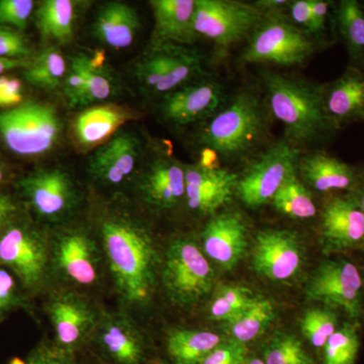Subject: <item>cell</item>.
<instances>
[{
  "instance_id": "6f0895ef",
  "label": "cell",
  "mask_w": 364,
  "mask_h": 364,
  "mask_svg": "<svg viewBox=\"0 0 364 364\" xmlns=\"http://www.w3.org/2000/svg\"><path fill=\"white\" fill-rule=\"evenodd\" d=\"M157 364H166V363H157Z\"/></svg>"
},
{
  "instance_id": "3957f363",
  "label": "cell",
  "mask_w": 364,
  "mask_h": 364,
  "mask_svg": "<svg viewBox=\"0 0 364 364\" xmlns=\"http://www.w3.org/2000/svg\"><path fill=\"white\" fill-rule=\"evenodd\" d=\"M263 102L255 91H238L205 122L198 133V143L225 161L248 157L267 135V105Z\"/></svg>"
},
{
  "instance_id": "74e56055",
  "label": "cell",
  "mask_w": 364,
  "mask_h": 364,
  "mask_svg": "<svg viewBox=\"0 0 364 364\" xmlns=\"http://www.w3.org/2000/svg\"><path fill=\"white\" fill-rule=\"evenodd\" d=\"M23 291L14 273L0 267V323L16 309L28 306Z\"/></svg>"
},
{
  "instance_id": "db71d44e",
  "label": "cell",
  "mask_w": 364,
  "mask_h": 364,
  "mask_svg": "<svg viewBox=\"0 0 364 364\" xmlns=\"http://www.w3.org/2000/svg\"><path fill=\"white\" fill-rule=\"evenodd\" d=\"M243 364H264L262 358H258V356H250L244 361Z\"/></svg>"
},
{
  "instance_id": "4dcf8cb0",
  "label": "cell",
  "mask_w": 364,
  "mask_h": 364,
  "mask_svg": "<svg viewBox=\"0 0 364 364\" xmlns=\"http://www.w3.org/2000/svg\"><path fill=\"white\" fill-rule=\"evenodd\" d=\"M277 316L272 301L268 299L256 298L238 317L228 323L230 339L247 345L257 339L272 324Z\"/></svg>"
},
{
  "instance_id": "836d02e7",
  "label": "cell",
  "mask_w": 364,
  "mask_h": 364,
  "mask_svg": "<svg viewBox=\"0 0 364 364\" xmlns=\"http://www.w3.org/2000/svg\"><path fill=\"white\" fill-rule=\"evenodd\" d=\"M257 296L245 287L225 286L215 294L210 304V318L215 322H231L248 306L252 305Z\"/></svg>"
},
{
  "instance_id": "f1b7e54d",
  "label": "cell",
  "mask_w": 364,
  "mask_h": 364,
  "mask_svg": "<svg viewBox=\"0 0 364 364\" xmlns=\"http://www.w3.org/2000/svg\"><path fill=\"white\" fill-rule=\"evenodd\" d=\"M186 45L157 43L141 58L136 66V78L144 90L154 95L176 64Z\"/></svg>"
},
{
  "instance_id": "4316f807",
  "label": "cell",
  "mask_w": 364,
  "mask_h": 364,
  "mask_svg": "<svg viewBox=\"0 0 364 364\" xmlns=\"http://www.w3.org/2000/svg\"><path fill=\"white\" fill-rule=\"evenodd\" d=\"M333 23L349 56V65L364 71V9L358 0L334 4Z\"/></svg>"
},
{
  "instance_id": "60d3db41",
  "label": "cell",
  "mask_w": 364,
  "mask_h": 364,
  "mask_svg": "<svg viewBox=\"0 0 364 364\" xmlns=\"http://www.w3.org/2000/svg\"><path fill=\"white\" fill-rule=\"evenodd\" d=\"M33 9V0H0V26L25 30Z\"/></svg>"
},
{
  "instance_id": "680465c9",
  "label": "cell",
  "mask_w": 364,
  "mask_h": 364,
  "mask_svg": "<svg viewBox=\"0 0 364 364\" xmlns=\"http://www.w3.org/2000/svg\"><path fill=\"white\" fill-rule=\"evenodd\" d=\"M363 9H364V2H363Z\"/></svg>"
},
{
  "instance_id": "83f0119b",
  "label": "cell",
  "mask_w": 364,
  "mask_h": 364,
  "mask_svg": "<svg viewBox=\"0 0 364 364\" xmlns=\"http://www.w3.org/2000/svg\"><path fill=\"white\" fill-rule=\"evenodd\" d=\"M222 341L217 333L177 329L167 336L166 350L174 364H203Z\"/></svg>"
},
{
  "instance_id": "ffe728a7",
  "label": "cell",
  "mask_w": 364,
  "mask_h": 364,
  "mask_svg": "<svg viewBox=\"0 0 364 364\" xmlns=\"http://www.w3.org/2000/svg\"><path fill=\"white\" fill-rule=\"evenodd\" d=\"M323 105L337 131L364 123V71L351 65L338 78L323 85Z\"/></svg>"
},
{
  "instance_id": "30bf717a",
  "label": "cell",
  "mask_w": 364,
  "mask_h": 364,
  "mask_svg": "<svg viewBox=\"0 0 364 364\" xmlns=\"http://www.w3.org/2000/svg\"><path fill=\"white\" fill-rule=\"evenodd\" d=\"M26 203L46 222L66 219L77 208L80 196L73 179L63 169H41L18 181Z\"/></svg>"
},
{
  "instance_id": "e575fe53",
  "label": "cell",
  "mask_w": 364,
  "mask_h": 364,
  "mask_svg": "<svg viewBox=\"0 0 364 364\" xmlns=\"http://www.w3.org/2000/svg\"><path fill=\"white\" fill-rule=\"evenodd\" d=\"M264 364H314L296 335L279 332L265 345L262 355Z\"/></svg>"
},
{
  "instance_id": "f546056e",
  "label": "cell",
  "mask_w": 364,
  "mask_h": 364,
  "mask_svg": "<svg viewBox=\"0 0 364 364\" xmlns=\"http://www.w3.org/2000/svg\"><path fill=\"white\" fill-rule=\"evenodd\" d=\"M75 4L70 0H45L36 11L38 30L46 39L67 44L74 37Z\"/></svg>"
},
{
  "instance_id": "1f68e13d",
  "label": "cell",
  "mask_w": 364,
  "mask_h": 364,
  "mask_svg": "<svg viewBox=\"0 0 364 364\" xmlns=\"http://www.w3.org/2000/svg\"><path fill=\"white\" fill-rule=\"evenodd\" d=\"M273 208L294 220H309L316 217L317 205L306 184L299 181L298 173L287 179L272 200Z\"/></svg>"
},
{
  "instance_id": "ee69618b",
  "label": "cell",
  "mask_w": 364,
  "mask_h": 364,
  "mask_svg": "<svg viewBox=\"0 0 364 364\" xmlns=\"http://www.w3.org/2000/svg\"><path fill=\"white\" fill-rule=\"evenodd\" d=\"M28 364H76L74 354L69 353L57 344H41L28 356Z\"/></svg>"
},
{
  "instance_id": "2e32d148",
  "label": "cell",
  "mask_w": 364,
  "mask_h": 364,
  "mask_svg": "<svg viewBox=\"0 0 364 364\" xmlns=\"http://www.w3.org/2000/svg\"><path fill=\"white\" fill-rule=\"evenodd\" d=\"M47 314L54 328L56 344L74 354L97 328V314L87 299L73 291L53 296Z\"/></svg>"
},
{
  "instance_id": "9a60e30c",
  "label": "cell",
  "mask_w": 364,
  "mask_h": 364,
  "mask_svg": "<svg viewBox=\"0 0 364 364\" xmlns=\"http://www.w3.org/2000/svg\"><path fill=\"white\" fill-rule=\"evenodd\" d=\"M321 243L329 252H344L364 246V214L352 193L334 196L321 214Z\"/></svg>"
},
{
  "instance_id": "5bb4252c",
  "label": "cell",
  "mask_w": 364,
  "mask_h": 364,
  "mask_svg": "<svg viewBox=\"0 0 364 364\" xmlns=\"http://www.w3.org/2000/svg\"><path fill=\"white\" fill-rule=\"evenodd\" d=\"M52 269L67 282L90 287L100 277V253L95 240L81 229L61 232L51 242Z\"/></svg>"
},
{
  "instance_id": "ac0fdd59",
  "label": "cell",
  "mask_w": 364,
  "mask_h": 364,
  "mask_svg": "<svg viewBox=\"0 0 364 364\" xmlns=\"http://www.w3.org/2000/svg\"><path fill=\"white\" fill-rule=\"evenodd\" d=\"M203 251L224 269L236 267L248 247V227L239 212H223L203 228Z\"/></svg>"
},
{
  "instance_id": "ab89813d",
  "label": "cell",
  "mask_w": 364,
  "mask_h": 364,
  "mask_svg": "<svg viewBox=\"0 0 364 364\" xmlns=\"http://www.w3.org/2000/svg\"><path fill=\"white\" fill-rule=\"evenodd\" d=\"M86 61L87 56L83 53L71 59L64 78V93L71 107H81L83 92L86 85Z\"/></svg>"
},
{
  "instance_id": "6da1fadb",
  "label": "cell",
  "mask_w": 364,
  "mask_h": 364,
  "mask_svg": "<svg viewBox=\"0 0 364 364\" xmlns=\"http://www.w3.org/2000/svg\"><path fill=\"white\" fill-rule=\"evenodd\" d=\"M100 238L119 296L129 306H147L162 264L152 235L141 223L117 215L102 222Z\"/></svg>"
},
{
  "instance_id": "7a4b0ae2",
  "label": "cell",
  "mask_w": 364,
  "mask_h": 364,
  "mask_svg": "<svg viewBox=\"0 0 364 364\" xmlns=\"http://www.w3.org/2000/svg\"><path fill=\"white\" fill-rule=\"evenodd\" d=\"M267 105L284 129V139L296 147L325 142L337 133L323 105V85L264 71Z\"/></svg>"
},
{
  "instance_id": "f35d334b",
  "label": "cell",
  "mask_w": 364,
  "mask_h": 364,
  "mask_svg": "<svg viewBox=\"0 0 364 364\" xmlns=\"http://www.w3.org/2000/svg\"><path fill=\"white\" fill-rule=\"evenodd\" d=\"M112 83L109 76L105 73L104 68L97 66L87 56L86 61V85L83 92L81 107L102 102L111 97Z\"/></svg>"
},
{
  "instance_id": "7402d4cb",
  "label": "cell",
  "mask_w": 364,
  "mask_h": 364,
  "mask_svg": "<svg viewBox=\"0 0 364 364\" xmlns=\"http://www.w3.org/2000/svg\"><path fill=\"white\" fill-rule=\"evenodd\" d=\"M95 329L98 348L109 363H144L145 339L128 318L121 315L105 316L97 322Z\"/></svg>"
},
{
  "instance_id": "e0dca14e",
  "label": "cell",
  "mask_w": 364,
  "mask_h": 364,
  "mask_svg": "<svg viewBox=\"0 0 364 364\" xmlns=\"http://www.w3.org/2000/svg\"><path fill=\"white\" fill-rule=\"evenodd\" d=\"M141 153L142 144L135 134L117 132L91 154L88 172L102 186H121L135 171Z\"/></svg>"
},
{
  "instance_id": "c3c4849f",
  "label": "cell",
  "mask_w": 364,
  "mask_h": 364,
  "mask_svg": "<svg viewBox=\"0 0 364 364\" xmlns=\"http://www.w3.org/2000/svg\"><path fill=\"white\" fill-rule=\"evenodd\" d=\"M18 215V207L11 196L0 193V231Z\"/></svg>"
},
{
  "instance_id": "8d00e7d4",
  "label": "cell",
  "mask_w": 364,
  "mask_h": 364,
  "mask_svg": "<svg viewBox=\"0 0 364 364\" xmlns=\"http://www.w3.org/2000/svg\"><path fill=\"white\" fill-rule=\"evenodd\" d=\"M337 326L338 318L331 309H311L301 320V333L316 349L324 348L328 339L338 329Z\"/></svg>"
},
{
  "instance_id": "bcb514c9",
  "label": "cell",
  "mask_w": 364,
  "mask_h": 364,
  "mask_svg": "<svg viewBox=\"0 0 364 364\" xmlns=\"http://www.w3.org/2000/svg\"><path fill=\"white\" fill-rule=\"evenodd\" d=\"M334 4L327 0H311L312 6L313 33L317 39L322 38L327 31L328 21L333 16Z\"/></svg>"
},
{
  "instance_id": "8992f818",
  "label": "cell",
  "mask_w": 364,
  "mask_h": 364,
  "mask_svg": "<svg viewBox=\"0 0 364 364\" xmlns=\"http://www.w3.org/2000/svg\"><path fill=\"white\" fill-rule=\"evenodd\" d=\"M160 272L167 298L182 308L198 305L215 287L214 268L193 239L177 238L170 242Z\"/></svg>"
},
{
  "instance_id": "f6af8a7d",
  "label": "cell",
  "mask_w": 364,
  "mask_h": 364,
  "mask_svg": "<svg viewBox=\"0 0 364 364\" xmlns=\"http://www.w3.org/2000/svg\"><path fill=\"white\" fill-rule=\"evenodd\" d=\"M287 13H289L287 16L294 26L315 37L313 33L311 0H294V1H291Z\"/></svg>"
},
{
  "instance_id": "603a6c76",
  "label": "cell",
  "mask_w": 364,
  "mask_h": 364,
  "mask_svg": "<svg viewBox=\"0 0 364 364\" xmlns=\"http://www.w3.org/2000/svg\"><path fill=\"white\" fill-rule=\"evenodd\" d=\"M359 173L358 167L323 151L303 155L299 160L298 174L306 186L320 193H351Z\"/></svg>"
},
{
  "instance_id": "d6a6232c",
  "label": "cell",
  "mask_w": 364,
  "mask_h": 364,
  "mask_svg": "<svg viewBox=\"0 0 364 364\" xmlns=\"http://www.w3.org/2000/svg\"><path fill=\"white\" fill-rule=\"evenodd\" d=\"M66 60L57 48H46L30 62L23 72L26 80L31 85L52 90L64 82L67 73Z\"/></svg>"
},
{
  "instance_id": "11a10c76",
  "label": "cell",
  "mask_w": 364,
  "mask_h": 364,
  "mask_svg": "<svg viewBox=\"0 0 364 364\" xmlns=\"http://www.w3.org/2000/svg\"><path fill=\"white\" fill-rule=\"evenodd\" d=\"M7 179L6 170L4 168V165L0 163V184L4 183Z\"/></svg>"
},
{
  "instance_id": "9f6ffc18",
  "label": "cell",
  "mask_w": 364,
  "mask_h": 364,
  "mask_svg": "<svg viewBox=\"0 0 364 364\" xmlns=\"http://www.w3.org/2000/svg\"><path fill=\"white\" fill-rule=\"evenodd\" d=\"M9 364H28L26 363V361L21 360V358H14L11 359V361H9Z\"/></svg>"
},
{
  "instance_id": "4fadbf2b",
  "label": "cell",
  "mask_w": 364,
  "mask_h": 364,
  "mask_svg": "<svg viewBox=\"0 0 364 364\" xmlns=\"http://www.w3.org/2000/svg\"><path fill=\"white\" fill-rule=\"evenodd\" d=\"M224 86L218 81L203 77L163 95L160 117L176 126L207 122L224 107Z\"/></svg>"
},
{
  "instance_id": "5b68a950",
  "label": "cell",
  "mask_w": 364,
  "mask_h": 364,
  "mask_svg": "<svg viewBox=\"0 0 364 364\" xmlns=\"http://www.w3.org/2000/svg\"><path fill=\"white\" fill-rule=\"evenodd\" d=\"M321 42L294 26L287 14L264 16L248 38L239 61L243 64L299 66L312 58Z\"/></svg>"
},
{
  "instance_id": "d4e9b609",
  "label": "cell",
  "mask_w": 364,
  "mask_h": 364,
  "mask_svg": "<svg viewBox=\"0 0 364 364\" xmlns=\"http://www.w3.org/2000/svg\"><path fill=\"white\" fill-rule=\"evenodd\" d=\"M141 28L136 9L122 1L107 2L98 9L92 30L95 38L114 50L133 44Z\"/></svg>"
},
{
  "instance_id": "7c38bea8",
  "label": "cell",
  "mask_w": 364,
  "mask_h": 364,
  "mask_svg": "<svg viewBox=\"0 0 364 364\" xmlns=\"http://www.w3.org/2000/svg\"><path fill=\"white\" fill-rule=\"evenodd\" d=\"M252 267L274 282L294 279L304 264V249L298 234L284 229H265L254 238Z\"/></svg>"
},
{
  "instance_id": "52a82bcc",
  "label": "cell",
  "mask_w": 364,
  "mask_h": 364,
  "mask_svg": "<svg viewBox=\"0 0 364 364\" xmlns=\"http://www.w3.org/2000/svg\"><path fill=\"white\" fill-rule=\"evenodd\" d=\"M56 109L28 102L0 112V140L18 156H40L56 146L61 134Z\"/></svg>"
},
{
  "instance_id": "f5cc1de1",
  "label": "cell",
  "mask_w": 364,
  "mask_h": 364,
  "mask_svg": "<svg viewBox=\"0 0 364 364\" xmlns=\"http://www.w3.org/2000/svg\"><path fill=\"white\" fill-rule=\"evenodd\" d=\"M351 193L358 198L359 205L363 208L364 214V169H360L358 184H356L355 188Z\"/></svg>"
},
{
  "instance_id": "d590c367",
  "label": "cell",
  "mask_w": 364,
  "mask_h": 364,
  "mask_svg": "<svg viewBox=\"0 0 364 364\" xmlns=\"http://www.w3.org/2000/svg\"><path fill=\"white\" fill-rule=\"evenodd\" d=\"M360 339L355 325L344 324L328 339L323 350V364H355Z\"/></svg>"
},
{
  "instance_id": "681fc988",
  "label": "cell",
  "mask_w": 364,
  "mask_h": 364,
  "mask_svg": "<svg viewBox=\"0 0 364 364\" xmlns=\"http://www.w3.org/2000/svg\"><path fill=\"white\" fill-rule=\"evenodd\" d=\"M291 1L287 0H259V1L254 2V6L264 14H286V11L289 9Z\"/></svg>"
},
{
  "instance_id": "f907efd6",
  "label": "cell",
  "mask_w": 364,
  "mask_h": 364,
  "mask_svg": "<svg viewBox=\"0 0 364 364\" xmlns=\"http://www.w3.org/2000/svg\"><path fill=\"white\" fill-rule=\"evenodd\" d=\"M28 60L7 59L0 57V76L7 71L14 70V69H26L30 65Z\"/></svg>"
},
{
  "instance_id": "9c48e42d",
  "label": "cell",
  "mask_w": 364,
  "mask_h": 364,
  "mask_svg": "<svg viewBox=\"0 0 364 364\" xmlns=\"http://www.w3.org/2000/svg\"><path fill=\"white\" fill-rule=\"evenodd\" d=\"M264 18L254 4L234 0H196L195 31L222 49L248 39Z\"/></svg>"
},
{
  "instance_id": "b9f144b4",
  "label": "cell",
  "mask_w": 364,
  "mask_h": 364,
  "mask_svg": "<svg viewBox=\"0 0 364 364\" xmlns=\"http://www.w3.org/2000/svg\"><path fill=\"white\" fill-rule=\"evenodd\" d=\"M32 54L28 42L21 33L9 26H0V57L28 60Z\"/></svg>"
},
{
  "instance_id": "d6986e66",
  "label": "cell",
  "mask_w": 364,
  "mask_h": 364,
  "mask_svg": "<svg viewBox=\"0 0 364 364\" xmlns=\"http://www.w3.org/2000/svg\"><path fill=\"white\" fill-rule=\"evenodd\" d=\"M238 174L226 169L186 165V200L189 210L200 215L217 214L236 193Z\"/></svg>"
},
{
  "instance_id": "7dc6e473",
  "label": "cell",
  "mask_w": 364,
  "mask_h": 364,
  "mask_svg": "<svg viewBox=\"0 0 364 364\" xmlns=\"http://www.w3.org/2000/svg\"><path fill=\"white\" fill-rule=\"evenodd\" d=\"M23 100L20 79L0 76V107H16Z\"/></svg>"
},
{
  "instance_id": "484cf974",
  "label": "cell",
  "mask_w": 364,
  "mask_h": 364,
  "mask_svg": "<svg viewBox=\"0 0 364 364\" xmlns=\"http://www.w3.org/2000/svg\"><path fill=\"white\" fill-rule=\"evenodd\" d=\"M132 119L131 112L117 105H98L81 112L74 124L79 145L92 148L107 142Z\"/></svg>"
},
{
  "instance_id": "277c9868",
  "label": "cell",
  "mask_w": 364,
  "mask_h": 364,
  "mask_svg": "<svg viewBox=\"0 0 364 364\" xmlns=\"http://www.w3.org/2000/svg\"><path fill=\"white\" fill-rule=\"evenodd\" d=\"M0 267L13 272L26 293H39L52 272L51 242L18 214L0 231Z\"/></svg>"
},
{
  "instance_id": "cb8c5ba5",
  "label": "cell",
  "mask_w": 364,
  "mask_h": 364,
  "mask_svg": "<svg viewBox=\"0 0 364 364\" xmlns=\"http://www.w3.org/2000/svg\"><path fill=\"white\" fill-rule=\"evenodd\" d=\"M155 42L189 45L195 42L196 0H153Z\"/></svg>"
},
{
  "instance_id": "816d5d0a",
  "label": "cell",
  "mask_w": 364,
  "mask_h": 364,
  "mask_svg": "<svg viewBox=\"0 0 364 364\" xmlns=\"http://www.w3.org/2000/svg\"><path fill=\"white\" fill-rule=\"evenodd\" d=\"M220 157L215 151L205 148L202 152V160L198 163L200 166L208 169H220Z\"/></svg>"
},
{
  "instance_id": "ba28073f",
  "label": "cell",
  "mask_w": 364,
  "mask_h": 364,
  "mask_svg": "<svg viewBox=\"0 0 364 364\" xmlns=\"http://www.w3.org/2000/svg\"><path fill=\"white\" fill-rule=\"evenodd\" d=\"M301 156L299 148L286 139L272 146L239 176L236 193L241 202L249 208L272 203L287 179L298 173Z\"/></svg>"
},
{
  "instance_id": "7bdbcfd3",
  "label": "cell",
  "mask_w": 364,
  "mask_h": 364,
  "mask_svg": "<svg viewBox=\"0 0 364 364\" xmlns=\"http://www.w3.org/2000/svg\"><path fill=\"white\" fill-rule=\"evenodd\" d=\"M248 358L247 345L229 338L223 340L203 364H243Z\"/></svg>"
},
{
  "instance_id": "44dd1931",
  "label": "cell",
  "mask_w": 364,
  "mask_h": 364,
  "mask_svg": "<svg viewBox=\"0 0 364 364\" xmlns=\"http://www.w3.org/2000/svg\"><path fill=\"white\" fill-rule=\"evenodd\" d=\"M144 202L159 212L186 200V165L173 158L159 157L148 165L138 182Z\"/></svg>"
},
{
  "instance_id": "8fae6325",
  "label": "cell",
  "mask_w": 364,
  "mask_h": 364,
  "mask_svg": "<svg viewBox=\"0 0 364 364\" xmlns=\"http://www.w3.org/2000/svg\"><path fill=\"white\" fill-rule=\"evenodd\" d=\"M308 301L341 308L351 318L363 315V277L358 267L345 259L321 263L306 287Z\"/></svg>"
}]
</instances>
